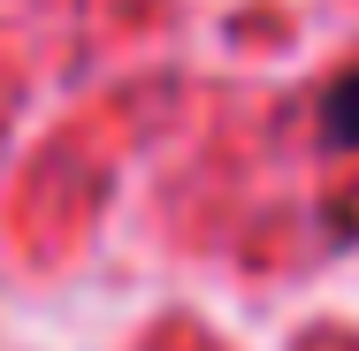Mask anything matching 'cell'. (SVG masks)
<instances>
[{
    "mask_svg": "<svg viewBox=\"0 0 359 351\" xmlns=\"http://www.w3.org/2000/svg\"><path fill=\"white\" fill-rule=\"evenodd\" d=\"M329 138H344V145H359V69L329 92Z\"/></svg>",
    "mask_w": 359,
    "mask_h": 351,
    "instance_id": "cell-1",
    "label": "cell"
}]
</instances>
